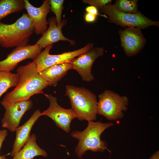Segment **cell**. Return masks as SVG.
I'll list each match as a JSON object with an SVG mask.
<instances>
[{"instance_id": "d6986e66", "label": "cell", "mask_w": 159, "mask_h": 159, "mask_svg": "<svg viewBox=\"0 0 159 159\" xmlns=\"http://www.w3.org/2000/svg\"><path fill=\"white\" fill-rule=\"evenodd\" d=\"M19 78L16 74L0 71V97L10 88L16 87Z\"/></svg>"}, {"instance_id": "5b68a950", "label": "cell", "mask_w": 159, "mask_h": 159, "mask_svg": "<svg viewBox=\"0 0 159 159\" xmlns=\"http://www.w3.org/2000/svg\"><path fill=\"white\" fill-rule=\"evenodd\" d=\"M98 98L97 110L99 115L110 121L118 120L124 117L123 112L127 110L129 104L127 96L107 90L100 94Z\"/></svg>"}, {"instance_id": "9c48e42d", "label": "cell", "mask_w": 159, "mask_h": 159, "mask_svg": "<svg viewBox=\"0 0 159 159\" xmlns=\"http://www.w3.org/2000/svg\"><path fill=\"white\" fill-rule=\"evenodd\" d=\"M49 100L50 105L48 108L41 112L42 115H46L51 119L56 126L68 133L70 130L72 120L76 118L75 113L72 108L64 109L57 102V97L51 94L44 95Z\"/></svg>"}, {"instance_id": "5bb4252c", "label": "cell", "mask_w": 159, "mask_h": 159, "mask_svg": "<svg viewBox=\"0 0 159 159\" xmlns=\"http://www.w3.org/2000/svg\"><path fill=\"white\" fill-rule=\"evenodd\" d=\"M48 21L49 27L42 35V37L38 40L37 43L42 49L44 47L60 41H67L71 44H75L74 40H70L65 37L62 32V29L67 23V21L64 19L60 25L57 26L55 17L49 18Z\"/></svg>"}, {"instance_id": "30bf717a", "label": "cell", "mask_w": 159, "mask_h": 159, "mask_svg": "<svg viewBox=\"0 0 159 159\" xmlns=\"http://www.w3.org/2000/svg\"><path fill=\"white\" fill-rule=\"evenodd\" d=\"M42 49L37 43L16 47L5 59L0 61V71L10 72L21 62L28 59H33Z\"/></svg>"}, {"instance_id": "2e32d148", "label": "cell", "mask_w": 159, "mask_h": 159, "mask_svg": "<svg viewBox=\"0 0 159 159\" xmlns=\"http://www.w3.org/2000/svg\"><path fill=\"white\" fill-rule=\"evenodd\" d=\"M70 63L56 65L46 69L39 73L40 76L47 82L49 86L56 87L58 82L71 69Z\"/></svg>"}, {"instance_id": "3957f363", "label": "cell", "mask_w": 159, "mask_h": 159, "mask_svg": "<svg viewBox=\"0 0 159 159\" xmlns=\"http://www.w3.org/2000/svg\"><path fill=\"white\" fill-rule=\"evenodd\" d=\"M34 32L33 24L26 13L12 24L1 22L0 46L9 48L27 45Z\"/></svg>"}, {"instance_id": "44dd1931", "label": "cell", "mask_w": 159, "mask_h": 159, "mask_svg": "<svg viewBox=\"0 0 159 159\" xmlns=\"http://www.w3.org/2000/svg\"><path fill=\"white\" fill-rule=\"evenodd\" d=\"M63 0H50V9L55 14L57 24L59 26L62 21V14L63 9Z\"/></svg>"}, {"instance_id": "6da1fadb", "label": "cell", "mask_w": 159, "mask_h": 159, "mask_svg": "<svg viewBox=\"0 0 159 159\" xmlns=\"http://www.w3.org/2000/svg\"><path fill=\"white\" fill-rule=\"evenodd\" d=\"M16 74L19 78L17 85L14 90L6 94L2 101L9 102L26 100L35 94H45L43 90L49 85L37 71L34 61L19 67Z\"/></svg>"}, {"instance_id": "8992f818", "label": "cell", "mask_w": 159, "mask_h": 159, "mask_svg": "<svg viewBox=\"0 0 159 159\" xmlns=\"http://www.w3.org/2000/svg\"><path fill=\"white\" fill-rule=\"evenodd\" d=\"M101 11L108 16L109 22L122 27H138L142 29L150 26H159L158 21H152L139 11L133 14L122 12L117 10L111 3L104 6Z\"/></svg>"}, {"instance_id": "e0dca14e", "label": "cell", "mask_w": 159, "mask_h": 159, "mask_svg": "<svg viewBox=\"0 0 159 159\" xmlns=\"http://www.w3.org/2000/svg\"><path fill=\"white\" fill-rule=\"evenodd\" d=\"M36 140L35 134L30 135L23 148L12 159H32L38 156L47 157V152L39 146Z\"/></svg>"}, {"instance_id": "d4e9b609", "label": "cell", "mask_w": 159, "mask_h": 159, "mask_svg": "<svg viewBox=\"0 0 159 159\" xmlns=\"http://www.w3.org/2000/svg\"><path fill=\"white\" fill-rule=\"evenodd\" d=\"M97 16L91 14L86 13L84 16L85 20L88 23H92L95 22Z\"/></svg>"}, {"instance_id": "ac0fdd59", "label": "cell", "mask_w": 159, "mask_h": 159, "mask_svg": "<svg viewBox=\"0 0 159 159\" xmlns=\"http://www.w3.org/2000/svg\"><path fill=\"white\" fill-rule=\"evenodd\" d=\"M24 9L23 0H0V23L1 19L8 15L22 11Z\"/></svg>"}, {"instance_id": "4fadbf2b", "label": "cell", "mask_w": 159, "mask_h": 159, "mask_svg": "<svg viewBox=\"0 0 159 159\" xmlns=\"http://www.w3.org/2000/svg\"><path fill=\"white\" fill-rule=\"evenodd\" d=\"M24 9L33 24L36 34L42 35L47 29L49 24L47 17L50 12L49 0H44L42 5L38 7L33 6L28 0H24Z\"/></svg>"}, {"instance_id": "ba28073f", "label": "cell", "mask_w": 159, "mask_h": 159, "mask_svg": "<svg viewBox=\"0 0 159 159\" xmlns=\"http://www.w3.org/2000/svg\"><path fill=\"white\" fill-rule=\"evenodd\" d=\"M1 103L5 110L1 120L2 126L11 132H15L19 127L22 117L33 105L32 101L29 99L9 102L2 101Z\"/></svg>"}, {"instance_id": "cb8c5ba5", "label": "cell", "mask_w": 159, "mask_h": 159, "mask_svg": "<svg viewBox=\"0 0 159 159\" xmlns=\"http://www.w3.org/2000/svg\"><path fill=\"white\" fill-rule=\"evenodd\" d=\"M87 12L92 14L98 16L100 15L105 18H107V16L105 14H101L99 13L98 10L95 7L93 6H89L86 8Z\"/></svg>"}, {"instance_id": "ffe728a7", "label": "cell", "mask_w": 159, "mask_h": 159, "mask_svg": "<svg viewBox=\"0 0 159 159\" xmlns=\"http://www.w3.org/2000/svg\"><path fill=\"white\" fill-rule=\"evenodd\" d=\"M137 0H117L113 4L119 11L126 13L133 14L138 12Z\"/></svg>"}, {"instance_id": "9a60e30c", "label": "cell", "mask_w": 159, "mask_h": 159, "mask_svg": "<svg viewBox=\"0 0 159 159\" xmlns=\"http://www.w3.org/2000/svg\"><path fill=\"white\" fill-rule=\"evenodd\" d=\"M42 115L39 110H35L30 118L23 125L16 130V137L11 153L13 157L23 148L27 141L31 130L37 120Z\"/></svg>"}, {"instance_id": "52a82bcc", "label": "cell", "mask_w": 159, "mask_h": 159, "mask_svg": "<svg viewBox=\"0 0 159 159\" xmlns=\"http://www.w3.org/2000/svg\"><path fill=\"white\" fill-rule=\"evenodd\" d=\"M94 45L93 43L88 44L78 49L55 55L49 54L52 44L49 45L33 59L36 64L37 71L39 73L44 69L54 65L70 63L75 58L92 49Z\"/></svg>"}, {"instance_id": "603a6c76", "label": "cell", "mask_w": 159, "mask_h": 159, "mask_svg": "<svg viewBox=\"0 0 159 159\" xmlns=\"http://www.w3.org/2000/svg\"><path fill=\"white\" fill-rule=\"evenodd\" d=\"M8 135L7 130H0V151L2 144ZM6 155H0V159H6Z\"/></svg>"}, {"instance_id": "7c38bea8", "label": "cell", "mask_w": 159, "mask_h": 159, "mask_svg": "<svg viewBox=\"0 0 159 159\" xmlns=\"http://www.w3.org/2000/svg\"><path fill=\"white\" fill-rule=\"evenodd\" d=\"M141 29L138 27H127L119 31L121 46L127 56L135 55L143 48L146 39Z\"/></svg>"}, {"instance_id": "484cf974", "label": "cell", "mask_w": 159, "mask_h": 159, "mask_svg": "<svg viewBox=\"0 0 159 159\" xmlns=\"http://www.w3.org/2000/svg\"><path fill=\"white\" fill-rule=\"evenodd\" d=\"M149 159H159V151L155 152L150 158Z\"/></svg>"}, {"instance_id": "7402d4cb", "label": "cell", "mask_w": 159, "mask_h": 159, "mask_svg": "<svg viewBox=\"0 0 159 159\" xmlns=\"http://www.w3.org/2000/svg\"><path fill=\"white\" fill-rule=\"evenodd\" d=\"M82 2L96 7L98 10L101 9L105 5L111 3V0H83Z\"/></svg>"}, {"instance_id": "277c9868", "label": "cell", "mask_w": 159, "mask_h": 159, "mask_svg": "<svg viewBox=\"0 0 159 159\" xmlns=\"http://www.w3.org/2000/svg\"><path fill=\"white\" fill-rule=\"evenodd\" d=\"M66 93L70 100L71 108L79 120L88 122L96 119L98 102L94 93L84 87L67 85Z\"/></svg>"}, {"instance_id": "7a4b0ae2", "label": "cell", "mask_w": 159, "mask_h": 159, "mask_svg": "<svg viewBox=\"0 0 159 159\" xmlns=\"http://www.w3.org/2000/svg\"><path fill=\"white\" fill-rule=\"evenodd\" d=\"M88 122L87 127L84 130H74L71 134L72 138L79 140L75 147V153L80 159L87 151L103 153L107 149V144L105 141L101 140L100 136L105 130L114 125L112 122Z\"/></svg>"}, {"instance_id": "8fae6325", "label": "cell", "mask_w": 159, "mask_h": 159, "mask_svg": "<svg viewBox=\"0 0 159 159\" xmlns=\"http://www.w3.org/2000/svg\"><path fill=\"white\" fill-rule=\"evenodd\" d=\"M104 54L103 48H92L72 60L70 62L72 65L71 69L76 71L84 81H92L94 78L91 73L92 64L96 59Z\"/></svg>"}]
</instances>
